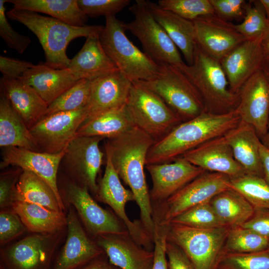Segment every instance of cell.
<instances>
[{
	"label": "cell",
	"instance_id": "6da1fadb",
	"mask_svg": "<svg viewBox=\"0 0 269 269\" xmlns=\"http://www.w3.org/2000/svg\"><path fill=\"white\" fill-rule=\"evenodd\" d=\"M154 142L150 135L136 126L105 142L115 170L134 196L140 221L152 239L155 224L144 169L147 154Z\"/></svg>",
	"mask_w": 269,
	"mask_h": 269
},
{
	"label": "cell",
	"instance_id": "7a4b0ae2",
	"mask_svg": "<svg viewBox=\"0 0 269 269\" xmlns=\"http://www.w3.org/2000/svg\"><path fill=\"white\" fill-rule=\"evenodd\" d=\"M240 121L236 109L223 114L204 112L181 123L155 141L147 154L146 165L171 162L204 142L224 135Z\"/></svg>",
	"mask_w": 269,
	"mask_h": 269
},
{
	"label": "cell",
	"instance_id": "3957f363",
	"mask_svg": "<svg viewBox=\"0 0 269 269\" xmlns=\"http://www.w3.org/2000/svg\"><path fill=\"white\" fill-rule=\"evenodd\" d=\"M10 19L22 24L37 37L43 49L45 64L60 69L68 68L70 59L66 53L68 44L77 38L100 35L104 26H76L35 12L12 8L6 12Z\"/></svg>",
	"mask_w": 269,
	"mask_h": 269
},
{
	"label": "cell",
	"instance_id": "277c9868",
	"mask_svg": "<svg viewBox=\"0 0 269 269\" xmlns=\"http://www.w3.org/2000/svg\"><path fill=\"white\" fill-rule=\"evenodd\" d=\"M177 66L190 80L201 96L205 112L226 114L235 110L239 104V94L229 89L220 61L205 53L197 44L193 63Z\"/></svg>",
	"mask_w": 269,
	"mask_h": 269
},
{
	"label": "cell",
	"instance_id": "5b68a950",
	"mask_svg": "<svg viewBox=\"0 0 269 269\" xmlns=\"http://www.w3.org/2000/svg\"><path fill=\"white\" fill-rule=\"evenodd\" d=\"M106 24L99 35L102 46L119 71L132 82L154 78L160 65L142 52L126 34V23L116 15L105 17Z\"/></svg>",
	"mask_w": 269,
	"mask_h": 269
},
{
	"label": "cell",
	"instance_id": "8992f818",
	"mask_svg": "<svg viewBox=\"0 0 269 269\" xmlns=\"http://www.w3.org/2000/svg\"><path fill=\"white\" fill-rule=\"evenodd\" d=\"M125 107L135 126L156 141L183 122L154 92L133 82Z\"/></svg>",
	"mask_w": 269,
	"mask_h": 269
},
{
	"label": "cell",
	"instance_id": "52a82bcc",
	"mask_svg": "<svg viewBox=\"0 0 269 269\" xmlns=\"http://www.w3.org/2000/svg\"><path fill=\"white\" fill-rule=\"evenodd\" d=\"M229 228L198 229L169 224L167 240L178 246L196 269H218Z\"/></svg>",
	"mask_w": 269,
	"mask_h": 269
},
{
	"label": "cell",
	"instance_id": "ba28073f",
	"mask_svg": "<svg viewBox=\"0 0 269 269\" xmlns=\"http://www.w3.org/2000/svg\"><path fill=\"white\" fill-rule=\"evenodd\" d=\"M152 79L139 82L156 93L183 122L205 112L203 101L197 89L176 66L162 64Z\"/></svg>",
	"mask_w": 269,
	"mask_h": 269
},
{
	"label": "cell",
	"instance_id": "9c48e42d",
	"mask_svg": "<svg viewBox=\"0 0 269 269\" xmlns=\"http://www.w3.org/2000/svg\"><path fill=\"white\" fill-rule=\"evenodd\" d=\"M129 10L134 19L126 23V28L139 40L146 54L159 65L177 66L184 62L178 48L154 19L145 0H135Z\"/></svg>",
	"mask_w": 269,
	"mask_h": 269
},
{
	"label": "cell",
	"instance_id": "30bf717a",
	"mask_svg": "<svg viewBox=\"0 0 269 269\" xmlns=\"http://www.w3.org/2000/svg\"><path fill=\"white\" fill-rule=\"evenodd\" d=\"M231 178L216 172L205 171L164 202L156 204L155 221L168 225L176 216L197 205L209 202L216 195L231 188Z\"/></svg>",
	"mask_w": 269,
	"mask_h": 269
},
{
	"label": "cell",
	"instance_id": "8fae6325",
	"mask_svg": "<svg viewBox=\"0 0 269 269\" xmlns=\"http://www.w3.org/2000/svg\"><path fill=\"white\" fill-rule=\"evenodd\" d=\"M65 228L55 233L27 236L0 249L2 269H50Z\"/></svg>",
	"mask_w": 269,
	"mask_h": 269
},
{
	"label": "cell",
	"instance_id": "7c38bea8",
	"mask_svg": "<svg viewBox=\"0 0 269 269\" xmlns=\"http://www.w3.org/2000/svg\"><path fill=\"white\" fill-rule=\"evenodd\" d=\"M63 202L66 201L73 206L87 231L95 238L103 235L129 233L116 215L98 205L87 187L73 181H68L63 188Z\"/></svg>",
	"mask_w": 269,
	"mask_h": 269
},
{
	"label": "cell",
	"instance_id": "4fadbf2b",
	"mask_svg": "<svg viewBox=\"0 0 269 269\" xmlns=\"http://www.w3.org/2000/svg\"><path fill=\"white\" fill-rule=\"evenodd\" d=\"M106 167L103 176L98 184L96 195L98 200L108 205L116 215L126 226L132 238L138 245L151 250L153 241L143 228L140 220L131 221L126 212L125 207L129 201H135L131 190L125 188L112 163L110 153L105 148Z\"/></svg>",
	"mask_w": 269,
	"mask_h": 269
},
{
	"label": "cell",
	"instance_id": "5bb4252c",
	"mask_svg": "<svg viewBox=\"0 0 269 269\" xmlns=\"http://www.w3.org/2000/svg\"><path fill=\"white\" fill-rule=\"evenodd\" d=\"M103 139L98 136H75L65 148L61 161L73 181L87 187L95 195L98 189L97 177L104 156L99 147Z\"/></svg>",
	"mask_w": 269,
	"mask_h": 269
},
{
	"label": "cell",
	"instance_id": "9a60e30c",
	"mask_svg": "<svg viewBox=\"0 0 269 269\" xmlns=\"http://www.w3.org/2000/svg\"><path fill=\"white\" fill-rule=\"evenodd\" d=\"M87 118L86 108L45 116L29 130L39 151L57 153L64 150Z\"/></svg>",
	"mask_w": 269,
	"mask_h": 269
},
{
	"label": "cell",
	"instance_id": "2e32d148",
	"mask_svg": "<svg viewBox=\"0 0 269 269\" xmlns=\"http://www.w3.org/2000/svg\"><path fill=\"white\" fill-rule=\"evenodd\" d=\"M197 44L205 53L220 61L247 39L235 24L215 13L193 20Z\"/></svg>",
	"mask_w": 269,
	"mask_h": 269
},
{
	"label": "cell",
	"instance_id": "e0dca14e",
	"mask_svg": "<svg viewBox=\"0 0 269 269\" xmlns=\"http://www.w3.org/2000/svg\"><path fill=\"white\" fill-rule=\"evenodd\" d=\"M2 149L0 164L1 169L11 165L34 173L49 185L60 205L65 210L58 187L57 175L65 149L57 153H49L17 147Z\"/></svg>",
	"mask_w": 269,
	"mask_h": 269
},
{
	"label": "cell",
	"instance_id": "ac0fdd59",
	"mask_svg": "<svg viewBox=\"0 0 269 269\" xmlns=\"http://www.w3.org/2000/svg\"><path fill=\"white\" fill-rule=\"evenodd\" d=\"M145 168L152 182L150 198L156 204L164 202L205 172L183 157L169 163L146 164Z\"/></svg>",
	"mask_w": 269,
	"mask_h": 269
},
{
	"label": "cell",
	"instance_id": "d6986e66",
	"mask_svg": "<svg viewBox=\"0 0 269 269\" xmlns=\"http://www.w3.org/2000/svg\"><path fill=\"white\" fill-rule=\"evenodd\" d=\"M238 94L236 109L241 121L253 126L261 139L269 121V82L261 69L244 84Z\"/></svg>",
	"mask_w": 269,
	"mask_h": 269
},
{
	"label": "cell",
	"instance_id": "ffe728a7",
	"mask_svg": "<svg viewBox=\"0 0 269 269\" xmlns=\"http://www.w3.org/2000/svg\"><path fill=\"white\" fill-rule=\"evenodd\" d=\"M67 237L53 269H78L99 258L104 251L89 238L82 227L75 210L67 215Z\"/></svg>",
	"mask_w": 269,
	"mask_h": 269
},
{
	"label": "cell",
	"instance_id": "44dd1931",
	"mask_svg": "<svg viewBox=\"0 0 269 269\" xmlns=\"http://www.w3.org/2000/svg\"><path fill=\"white\" fill-rule=\"evenodd\" d=\"M261 38L245 40L220 60L233 93L238 94L244 84L261 69L265 55Z\"/></svg>",
	"mask_w": 269,
	"mask_h": 269
},
{
	"label": "cell",
	"instance_id": "7402d4cb",
	"mask_svg": "<svg viewBox=\"0 0 269 269\" xmlns=\"http://www.w3.org/2000/svg\"><path fill=\"white\" fill-rule=\"evenodd\" d=\"M91 81L90 96L86 107V121L125 106L133 82L119 71Z\"/></svg>",
	"mask_w": 269,
	"mask_h": 269
},
{
	"label": "cell",
	"instance_id": "603a6c76",
	"mask_svg": "<svg viewBox=\"0 0 269 269\" xmlns=\"http://www.w3.org/2000/svg\"><path fill=\"white\" fill-rule=\"evenodd\" d=\"M95 242L106 254L109 262L119 269H152L153 250L137 244L129 233L101 235Z\"/></svg>",
	"mask_w": 269,
	"mask_h": 269
},
{
	"label": "cell",
	"instance_id": "cb8c5ba5",
	"mask_svg": "<svg viewBox=\"0 0 269 269\" xmlns=\"http://www.w3.org/2000/svg\"><path fill=\"white\" fill-rule=\"evenodd\" d=\"M181 157L205 171L223 174L231 179L246 174L224 135L204 142Z\"/></svg>",
	"mask_w": 269,
	"mask_h": 269
},
{
	"label": "cell",
	"instance_id": "d4e9b609",
	"mask_svg": "<svg viewBox=\"0 0 269 269\" xmlns=\"http://www.w3.org/2000/svg\"><path fill=\"white\" fill-rule=\"evenodd\" d=\"M224 137L230 146L234 158L246 174L263 178L260 148L261 139L254 128L240 121Z\"/></svg>",
	"mask_w": 269,
	"mask_h": 269
},
{
	"label": "cell",
	"instance_id": "484cf974",
	"mask_svg": "<svg viewBox=\"0 0 269 269\" xmlns=\"http://www.w3.org/2000/svg\"><path fill=\"white\" fill-rule=\"evenodd\" d=\"M68 68L77 80L92 81L119 71L104 50L99 35L86 38L82 48L70 60Z\"/></svg>",
	"mask_w": 269,
	"mask_h": 269
},
{
	"label": "cell",
	"instance_id": "4316f807",
	"mask_svg": "<svg viewBox=\"0 0 269 269\" xmlns=\"http://www.w3.org/2000/svg\"><path fill=\"white\" fill-rule=\"evenodd\" d=\"M154 19L163 27L176 46L181 51L186 64L193 63L197 42L193 21L160 6L157 3L145 0Z\"/></svg>",
	"mask_w": 269,
	"mask_h": 269
},
{
	"label": "cell",
	"instance_id": "83f0119b",
	"mask_svg": "<svg viewBox=\"0 0 269 269\" xmlns=\"http://www.w3.org/2000/svg\"><path fill=\"white\" fill-rule=\"evenodd\" d=\"M17 79L32 87L48 105L78 81L68 68L45 64L34 65Z\"/></svg>",
	"mask_w": 269,
	"mask_h": 269
},
{
	"label": "cell",
	"instance_id": "f1b7e54d",
	"mask_svg": "<svg viewBox=\"0 0 269 269\" xmlns=\"http://www.w3.org/2000/svg\"><path fill=\"white\" fill-rule=\"evenodd\" d=\"M0 84L1 93L8 99L29 129L44 116L48 105L32 87L18 79L2 77Z\"/></svg>",
	"mask_w": 269,
	"mask_h": 269
},
{
	"label": "cell",
	"instance_id": "f546056e",
	"mask_svg": "<svg viewBox=\"0 0 269 269\" xmlns=\"http://www.w3.org/2000/svg\"><path fill=\"white\" fill-rule=\"evenodd\" d=\"M0 146L17 147L39 151L29 129L15 110L8 99L0 98Z\"/></svg>",
	"mask_w": 269,
	"mask_h": 269
},
{
	"label": "cell",
	"instance_id": "4dcf8cb0",
	"mask_svg": "<svg viewBox=\"0 0 269 269\" xmlns=\"http://www.w3.org/2000/svg\"><path fill=\"white\" fill-rule=\"evenodd\" d=\"M11 208L18 215L27 231L35 234L55 233L67 226V215L42 206L14 201Z\"/></svg>",
	"mask_w": 269,
	"mask_h": 269
},
{
	"label": "cell",
	"instance_id": "1f68e13d",
	"mask_svg": "<svg viewBox=\"0 0 269 269\" xmlns=\"http://www.w3.org/2000/svg\"><path fill=\"white\" fill-rule=\"evenodd\" d=\"M13 8L50 17L76 26L86 25L88 16L80 8L77 0H6Z\"/></svg>",
	"mask_w": 269,
	"mask_h": 269
},
{
	"label": "cell",
	"instance_id": "d6a6232c",
	"mask_svg": "<svg viewBox=\"0 0 269 269\" xmlns=\"http://www.w3.org/2000/svg\"><path fill=\"white\" fill-rule=\"evenodd\" d=\"M135 126L125 106L85 121L76 136H98L108 139L117 137Z\"/></svg>",
	"mask_w": 269,
	"mask_h": 269
},
{
	"label": "cell",
	"instance_id": "836d02e7",
	"mask_svg": "<svg viewBox=\"0 0 269 269\" xmlns=\"http://www.w3.org/2000/svg\"><path fill=\"white\" fill-rule=\"evenodd\" d=\"M210 203L219 218L229 228L241 226L255 211L247 199L232 188L218 194Z\"/></svg>",
	"mask_w": 269,
	"mask_h": 269
},
{
	"label": "cell",
	"instance_id": "e575fe53",
	"mask_svg": "<svg viewBox=\"0 0 269 269\" xmlns=\"http://www.w3.org/2000/svg\"><path fill=\"white\" fill-rule=\"evenodd\" d=\"M14 201L35 204L56 211H64L49 185L27 170H22L16 184Z\"/></svg>",
	"mask_w": 269,
	"mask_h": 269
},
{
	"label": "cell",
	"instance_id": "d590c367",
	"mask_svg": "<svg viewBox=\"0 0 269 269\" xmlns=\"http://www.w3.org/2000/svg\"><path fill=\"white\" fill-rule=\"evenodd\" d=\"M230 187L244 196L254 208L269 210V184L264 178L246 174L231 179Z\"/></svg>",
	"mask_w": 269,
	"mask_h": 269
},
{
	"label": "cell",
	"instance_id": "8d00e7d4",
	"mask_svg": "<svg viewBox=\"0 0 269 269\" xmlns=\"http://www.w3.org/2000/svg\"><path fill=\"white\" fill-rule=\"evenodd\" d=\"M269 239L240 226L229 228L224 253H251L267 250Z\"/></svg>",
	"mask_w": 269,
	"mask_h": 269
},
{
	"label": "cell",
	"instance_id": "74e56055",
	"mask_svg": "<svg viewBox=\"0 0 269 269\" xmlns=\"http://www.w3.org/2000/svg\"><path fill=\"white\" fill-rule=\"evenodd\" d=\"M91 81L79 80L48 105L45 116L61 112H71L85 108L89 102Z\"/></svg>",
	"mask_w": 269,
	"mask_h": 269
},
{
	"label": "cell",
	"instance_id": "f35d334b",
	"mask_svg": "<svg viewBox=\"0 0 269 269\" xmlns=\"http://www.w3.org/2000/svg\"><path fill=\"white\" fill-rule=\"evenodd\" d=\"M171 223L198 229L226 227L216 214L210 201L188 209L175 217L169 224Z\"/></svg>",
	"mask_w": 269,
	"mask_h": 269
},
{
	"label": "cell",
	"instance_id": "ab89813d",
	"mask_svg": "<svg viewBox=\"0 0 269 269\" xmlns=\"http://www.w3.org/2000/svg\"><path fill=\"white\" fill-rule=\"evenodd\" d=\"M268 24V18L260 0L247 2L243 21L235 24L237 30L247 39L262 37Z\"/></svg>",
	"mask_w": 269,
	"mask_h": 269
},
{
	"label": "cell",
	"instance_id": "60d3db41",
	"mask_svg": "<svg viewBox=\"0 0 269 269\" xmlns=\"http://www.w3.org/2000/svg\"><path fill=\"white\" fill-rule=\"evenodd\" d=\"M218 269H269L268 250L251 253H224Z\"/></svg>",
	"mask_w": 269,
	"mask_h": 269
},
{
	"label": "cell",
	"instance_id": "b9f144b4",
	"mask_svg": "<svg viewBox=\"0 0 269 269\" xmlns=\"http://www.w3.org/2000/svg\"><path fill=\"white\" fill-rule=\"evenodd\" d=\"M157 4L163 8L191 21L200 16L215 13L210 0H159Z\"/></svg>",
	"mask_w": 269,
	"mask_h": 269
},
{
	"label": "cell",
	"instance_id": "7bdbcfd3",
	"mask_svg": "<svg viewBox=\"0 0 269 269\" xmlns=\"http://www.w3.org/2000/svg\"><path fill=\"white\" fill-rule=\"evenodd\" d=\"M130 0H77L78 4L88 16L116 15L128 6Z\"/></svg>",
	"mask_w": 269,
	"mask_h": 269
},
{
	"label": "cell",
	"instance_id": "ee69618b",
	"mask_svg": "<svg viewBox=\"0 0 269 269\" xmlns=\"http://www.w3.org/2000/svg\"><path fill=\"white\" fill-rule=\"evenodd\" d=\"M5 2L6 0H0V36L8 47L22 54L31 40L28 36L20 34L12 28L7 20Z\"/></svg>",
	"mask_w": 269,
	"mask_h": 269
},
{
	"label": "cell",
	"instance_id": "f6af8a7d",
	"mask_svg": "<svg viewBox=\"0 0 269 269\" xmlns=\"http://www.w3.org/2000/svg\"><path fill=\"white\" fill-rule=\"evenodd\" d=\"M26 228L18 215L11 209L0 213V244L3 245L22 235Z\"/></svg>",
	"mask_w": 269,
	"mask_h": 269
},
{
	"label": "cell",
	"instance_id": "bcb514c9",
	"mask_svg": "<svg viewBox=\"0 0 269 269\" xmlns=\"http://www.w3.org/2000/svg\"><path fill=\"white\" fill-rule=\"evenodd\" d=\"M17 167L1 173L0 177V207L1 209L11 208L14 202L16 184L22 172Z\"/></svg>",
	"mask_w": 269,
	"mask_h": 269
},
{
	"label": "cell",
	"instance_id": "7dc6e473",
	"mask_svg": "<svg viewBox=\"0 0 269 269\" xmlns=\"http://www.w3.org/2000/svg\"><path fill=\"white\" fill-rule=\"evenodd\" d=\"M215 13L229 21L244 17L247 4L244 0H210Z\"/></svg>",
	"mask_w": 269,
	"mask_h": 269
},
{
	"label": "cell",
	"instance_id": "c3c4849f",
	"mask_svg": "<svg viewBox=\"0 0 269 269\" xmlns=\"http://www.w3.org/2000/svg\"><path fill=\"white\" fill-rule=\"evenodd\" d=\"M153 237L154 262L152 269H169L166 255V244L168 225H162L155 221Z\"/></svg>",
	"mask_w": 269,
	"mask_h": 269
},
{
	"label": "cell",
	"instance_id": "681fc988",
	"mask_svg": "<svg viewBox=\"0 0 269 269\" xmlns=\"http://www.w3.org/2000/svg\"><path fill=\"white\" fill-rule=\"evenodd\" d=\"M33 66L29 61L0 56V71L3 78L17 79Z\"/></svg>",
	"mask_w": 269,
	"mask_h": 269
},
{
	"label": "cell",
	"instance_id": "f907efd6",
	"mask_svg": "<svg viewBox=\"0 0 269 269\" xmlns=\"http://www.w3.org/2000/svg\"><path fill=\"white\" fill-rule=\"evenodd\" d=\"M166 255L169 269H196L184 252L168 240L166 244Z\"/></svg>",
	"mask_w": 269,
	"mask_h": 269
},
{
	"label": "cell",
	"instance_id": "816d5d0a",
	"mask_svg": "<svg viewBox=\"0 0 269 269\" xmlns=\"http://www.w3.org/2000/svg\"><path fill=\"white\" fill-rule=\"evenodd\" d=\"M254 209L253 215L241 227L269 239V210Z\"/></svg>",
	"mask_w": 269,
	"mask_h": 269
},
{
	"label": "cell",
	"instance_id": "f5cc1de1",
	"mask_svg": "<svg viewBox=\"0 0 269 269\" xmlns=\"http://www.w3.org/2000/svg\"><path fill=\"white\" fill-rule=\"evenodd\" d=\"M260 153L263 171V178L269 184V148L265 146L262 142Z\"/></svg>",
	"mask_w": 269,
	"mask_h": 269
},
{
	"label": "cell",
	"instance_id": "db71d44e",
	"mask_svg": "<svg viewBox=\"0 0 269 269\" xmlns=\"http://www.w3.org/2000/svg\"><path fill=\"white\" fill-rule=\"evenodd\" d=\"M78 269H118L110 262L99 259L98 258Z\"/></svg>",
	"mask_w": 269,
	"mask_h": 269
},
{
	"label": "cell",
	"instance_id": "11a10c76",
	"mask_svg": "<svg viewBox=\"0 0 269 269\" xmlns=\"http://www.w3.org/2000/svg\"><path fill=\"white\" fill-rule=\"evenodd\" d=\"M261 44L265 53H269V19L266 29L261 38Z\"/></svg>",
	"mask_w": 269,
	"mask_h": 269
},
{
	"label": "cell",
	"instance_id": "9f6ffc18",
	"mask_svg": "<svg viewBox=\"0 0 269 269\" xmlns=\"http://www.w3.org/2000/svg\"><path fill=\"white\" fill-rule=\"evenodd\" d=\"M261 70L269 82V53H265Z\"/></svg>",
	"mask_w": 269,
	"mask_h": 269
},
{
	"label": "cell",
	"instance_id": "6f0895ef",
	"mask_svg": "<svg viewBox=\"0 0 269 269\" xmlns=\"http://www.w3.org/2000/svg\"><path fill=\"white\" fill-rule=\"evenodd\" d=\"M261 141L265 146L269 148V121L267 132L266 135L261 138Z\"/></svg>",
	"mask_w": 269,
	"mask_h": 269
},
{
	"label": "cell",
	"instance_id": "680465c9",
	"mask_svg": "<svg viewBox=\"0 0 269 269\" xmlns=\"http://www.w3.org/2000/svg\"><path fill=\"white\" fill-rule=\"evenodd\" d=\"M260 1L264 8L268 19H269V0H260Z\"/></svg>",
	"mask_w": 269,
	"mask_h": 269
},
{
	"label": "cell",
	"instance_id": "91938a15",
	"mask_svg": "<svg viewBox=\"0 0 269 269\" xmlns=\"http://www.w3.org/2000/svg\"><path fill=\"white\" fill-rule=\"evenodd\" d=\"M267 250L269 251V245H268V247Z\"/></svg>",
	"mask_w": 269,
	"mask_h": 269
}]
</instances>
